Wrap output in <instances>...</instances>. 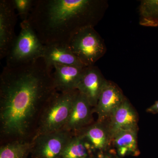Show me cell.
<instances>
[{"mask_svg": "<svg viewBox=\"0 0 158 158\" xmlns=\"http://www.w3.org/2000/svg\"><path fill=\"white\" fill-rule=\"evenodd\" d=\"M52 69L43 58L4 67L0 76L2 134L19 138L27 135L38 113L57 91Z\"/></svg>", "mask_w": 158, "mask_h": 158, "instance_id": "6da1fadb", "label": "cell"}, {"mask_svg": "<svg viewBox=\"0 0 158 158\" xmlns=\"http://www.w3.org/2000/svg\"><path fill=\"white\" fill-rule=\"evenodd\" d=\"M106 0H34L27 21L44 45H68L74 34L104 16Z\"/></svg>", "mask_w": 158, "mask_h": 158, "instance_id": "7a4b0ae2", "label": "cell"}, {"mask_svg": "<svg viewBox=\"0 0 158 158\" xmlns=\"http://www.w3.org/2000/svg\"><path fill=\"white\" fill-rule=\"evenodd\" d=\"M77 90L56 92L43 109L36 136L62 130L69 117Z\"/></svg>", "mask_w": 158, "mask_h": 158, "instance_id": "3957f363", "label": "cell"}, {"mask_svg": "<svg viewBox=\"0 0 158 158\" xmlns=\"http://www.w3.org/2000/svg\"><path fill=\"white\" fill-rule=\"evenodd\" d=\"M21 30L6 57V65L15 66L34 62L43 57L44 45L27 20L22 21Z\"/></svg>", "mask_w": 158, "mask_h": 158, "instance_id": "277c9868", "label": "cell"}, {"mask_svg": "<svg viewBox=\"0 0 158 158\" xmlns=\"http://www.w3.org/2000/svg\"><path fill=\"white\" fill-rule=\"evenodd\" d=\"M68 47L85 66L94 65L107 50L104 40L94 27L78 31L71 39Z\"/></svg>", "mask_w": 158, "mask_h": 158, "instance_id": "5b68a950", "label": "cell"}, {"mask_svg": "<svg viewBox=\"0 0 158 158\" xmlns=\"http://www.w3.org/2000/svg\"><path fill=\"white\" fill-rule=\"evenodd\" d=\"M73 135V133L62 129L35 136L32 142V158H61Z\"/></svg>", "mask_w": 158, "mask_h": 158, "instance_id": "8992f818", "label": "cell"}, {"mask_svg": "<svg viewBox=\"0 0 158 158\" xmlns=\"http://www.w3.org/2000/svg\"><path fill=\"white\" fill-rule=\"evenodd\" d=\"M16 15L12 0L0 1V59L6 58L16 36Z\"/></svg>", "mask_w": 158, "mask_h": 158, "instance_id": "52a82bcc", "label": "cell"}, {"mask_svg": "<svg viewBox=\"0 0 158 158\" xmlns=\"http://www.w3.org/2000/svg\"><path fill=\"white\" fill-rule=\"evenodd\" d=\"M126 98L122 90L115 83L107 81L93 111L97 114V121H107L113 113Z\"/></svg>", "mask_w": 158, "mask_h": 158, "instance_id": "ba28073f", "label": "cell"}, {"mask_svg": "<svg viewBox=\"0 0 158 158\" xmlns=\"http://www.w3.org/2000/svg\"><path fill=\"white\" fill-rule=\"evenodd\" d=\"M107 81L98 67L95 65L86 66L77 90L84 95L91 106L94 108Z\"/></svg>", "mask_w": 158, "mask_h": 158, "instance_id": "9c48e42d", "label": "cell"}, {"mask_svg": "<svg viewBox=\"0 0 158 158\" xmlns=\"http://www.w3.org/2000/svg\"><path fill=\"white\" fill-rule=\"evenodd\" d=\"M92 107L86 98L77 90L68 120L62 129L74 134L90 125Z\"/></svg>", "mask_w": 158, "mask_h": 158, "instance_id": "30bf717a", "label": "cell"}, {"mask_svg": "<svg viewBox=\"0 0 158 158\" xmlns=\"http://www.w3.org/2000/svg\"><path fill=\"white\" fill-rule=\"evenodd\" d=\"M138 120L137 112L126 98L106 121L112 141L113 137L119 132L137 128Z\"/></svg>", "mask_w": 158, "mask_h": 158, "instance_id": "8fae6325", "label": "cell"}, {"mask_svg": "<svg viewBox=\"0 0 158 158\" xmlns=\"http://www.w3.org/2000/svg\"><path fill=\"white\" fill-rule=\"evenodd\" d=\"M85 67L75 65H54L52 76L57 91L66 92L76 90Z\"/></svg>", "mask_w": 158, "mask_h": 158, "instance_id": "7c38bea8", "label": "cell"}, {"mask_svg": "<svg viewBox=\"0 0 158 158\" xmlns=\"http://www.w3.org/2000/svg\"><path fill=\"white\" fill-rule=\"evenodd\" d=\"M76 133L84 137L94 152L106 151L112 143L106 122L97 121Z\"/></svg>", "mask_w": 158, "mask_h": 158, "instance_id": "4fadbf2b", "label": "cell"}, {"mask_svg": "<svg viewBox=\"0 0 158 158\" xmlns=\"http://www.w3.org/2000/svg\"><path fill=\"white\" fill-rule=\"evenodd\" d=\"M43 59L51 68L56 65H75L86 67L70 50L68 45L50 44L44 45Z\"/></svg>", "mask_w": 158, "mask_h": 158, "instance_id": "5bb4252c", "label": "cell"}, {"mask_svg": "<svg viewBox=\"0 0 158 158\" xmlns=\"http://www.w3.org/2000/svg\"><path fill=\"white\" fill-rule=\"evenodd\" d=\"M137 132L138 128L119 132L113 137L112 143L115 148V152L118 158L139 155Z\"/></svg>", "mask_w": 158, "mask_h": 158, "instance_id": "9a60e30c", "label": "cell"}, {"mask_svg": "<svg viewBox=\"0 0 158 158\" xmlns=\"http://www.w3.org/2000/svg\"><path fill=\"white\" fill-rule=\"evenodd\" d=\"M94 152L84 137L75 133L63 150L61 158H91Z\"/></svg>", "mask_w": 158, "mask_h": 158, "instance_id": "2e32d148", "label": "cell"}, {"mask_svg": "<svg viewBox=\"0 0 158 158\" xmlns=\"http://www.w3.org/2000/svg\"><path fill=\"white\" fill-rule=\"evenodd\" d=\"M139 12L140 25L145 27H158V0L141 1Z\"/></svg>", "mask_w": 158, "mask_h": 158, "instance_id": "e0dca14e", "label": "cell"}, {"mask_svg": "<svg viewBox=\"0 0 158 158\" xmlns=\"http://www.w3.org/2000/svg\"><path fill=\"white\" fill-rule=\"evenodd\" d=\"M32 148V142L13 141L1 146L0 158H28Z\"/></svg>", "mask_w": 158, "mask_h": 158, "instance_id": "ac0fdd59", "label": "cell"}, {"mask_svg": "<svg viewBox=\"0 0 158 158\" xmlns=\"http://www.w3.org/2000/svg\"><path fill=\"white\" fill-rule=\"evenodd\" d=\"M15 11L22 21L27 19L31 9L33 8L34 0H12Z\"/></svg>", "mask_w": 158, "mask_h": 158, "instance_id": "d6986e66", "label": "cell"}, {"mask_svg": "<svg viewBox=\"0 0 158 158\" xmlns=\"http://www.w3.org/2000/svg\"><path fill=\"white\" fill-rule=\"evenodd\" d=\"M116 152H106V151L99 152H97L96 155L94 156L92 158H118Z\"/></svg>", "mask_w": 158, "mask_h": 158, "instance_id": "ffe728a7", "label": "cell"}, {"mask_svg": "<svg viewBox=\"0 0 158 158\" xmlns=\"http://www.w3.org/2000/svg\"><path fill=\"white\" fill-rule=\"evenodd\" d=\"M146 112L152 114H158V100L156 101L152 106L148 108Z\"/></svg>", "mask_w": 158, "mask_h": 158, "instance_id": "44dd1931", "label": "cell"}, {"mask_svg": "<svg viewBox=\"0 0 158 158\" xmlns=\"http://www.w3.org/2000/svg\"></svg>", "mask_w": 158, "mask_h": 158, "instance_id": "7402d4cb", "label": "cell"}]
</instances>
